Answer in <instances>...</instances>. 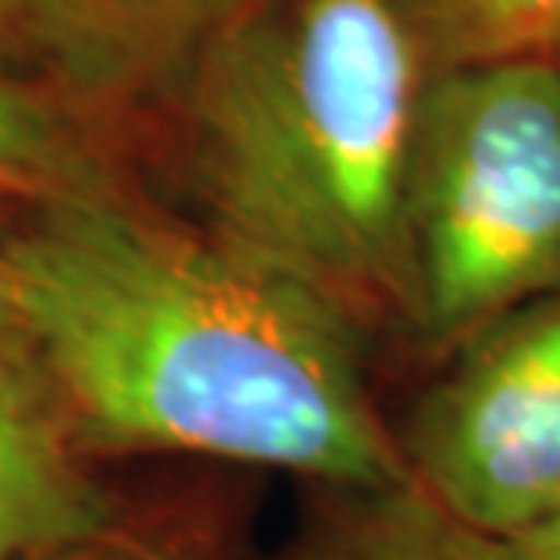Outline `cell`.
Instances as JSON below:
<instances>
[{
    "label": "cell",
    "instance_id": "obj_1",
    "mask_svg": "<svg viewBox=\"0 0 560 560\" xmlns=\"http://www.w3.org/2000/svg\"><path fill=\"white\" fill-rule=\"evenodd\" d=\"M0 306L95 463L194 455L339 495L411 485L361 320L114 175L22 200L0 230Z\"/></svg>",
    "mask_w": 560,
    "mask_h": 560
},
{
    "label": "cell",
    "instance_id": "obj_2",
    "mask_svg": "<svg viewBox=\"0 0 560 560\" xmlns=\"http://www.w3.org/2000/svg\"><path fill=\"white\" fill-rule=\"evenodd\" d=\"M436 73L408 0H248L178 81L208 230L361 324H405L408 172Z\"/></svg>",
    "mask_w": 560,
    "mask_h": 560
},
{
    "label": "cell",
    "instance_id": "obj_3",
    "mask_svg": "<svg viewBox=\"0 0 560 560\" xmlns=\"http://www.w3.org/2000/svg\"><path fill=\"white\" fill-rule=\"evenodd\" d=\"M405 324L452 350L560 291V66H458L425 92L408 172Z\"/></svg>",
    "mask_w": 560,
    "mask_h": 560
},
{
    "label": "cell",
    "instance_id": "obj_4",
    "mask_svg": "<svg viewBox=\"0 0 560 560\" xmlns=\"http://www.w3.org/2000/svg\"><path fill=\"white\" fill-rule=\"evenodd\" d=\"M397 447L411 488L474 535L560 510V291L452 346Z\"/></svg>",
    "mask_w": 560,
    "mask_h": 560
},
{
    "label": "cell",
    "instance_id": "obj_5",
    "mask_svg": "<svg viewBox=\"0 0 560 560\" xmlns=\"http://www.w3.org/2000/svg\"><path fill=\"white\" fill-rule=\"evenodd\" d=\"M11 324L0 331V560H40L128 521Z\"/></svg>",
    "mask_w": 560,
    "mask_h": 560
},
{
    "label": "cell",
    "instance_id": "obj_6",
    "mask_svg": "<svg viewBox=\"0 0 560 560\" xmlns=\"http://www.w3.org/2000/svg\"><path fill=\"white\" fill-rule=\"evenodd\" d=\"M248 0H33L37 55L73 92L142 98L178 84Z\"/></svg>",
    "mask_w": 560,
    "mask_h": 560
},
{
    "label": "cell",
    "instance_id": "obj_7",
    "mask_svg": "<svg viewBox=\"0 0 560 560\" xmlns=\"http://www.w3.org/2000/svg\"><path fill=\"white\" fill-rule=\"evenodd\" d=\"M109 175L81 117L0 70V205H22Z\"/></svg>",
    "mask_w": 560,
    "mask_h": 560
},
{
    "label": "cell",
    "instance_id": "obj_8",
    "mask_svg": "<svg viewBox=\"0 0 560 560\" xmlns=\"http://www.w3.org/2000/svg\"><path fill=\"white\" fill-rule=\"evenodd\" d=\"M342 499L346 510L288 560H485L474 535L447 521L411 485Z\"/></svg>",
    "mask_w": 560,
    "mask_h": 560
},
{
    "label": "cell",
    "instance_id": "obj_9",
    "mask_svg": "<svg viewBox=\"0 0 560 560\" xmlns=\"http://www.w3.org/2000/svg\"><path fill=\"white\" fill-rule=\"evenodd\" d=\"M436 66H485L510 59H553L560 44V0H408Z\"/></svg>",
    "mask_w": 560,
    "mask_h": 560
},
{
    "label": "cell",
    "instance_id": "obj_10",
    "mask_svg": "<svg viewBox=\"0 0 560 560\" xmlns=\"http://www.w3.org/2000/svg\"><path fill=\"white\" fill-rule=\"evenodd\" d=\"M40 560H205V557H197L183 542L167 539V535H156L150 528H136V524L120 521L114 528L92 535V539H81Z\"/></svg>",
    "mask_w": 560,
    "mask_h": 560
},
{
    "label": "cell",
    "instance_id": "obj_11",
    "mask_svg": "<svg viewBox=\"0 0 560 560\" xmlns=\"http://www.w3.org/2000/svg\"><path fill=\"white\" fill-rule=\"evenodd\" d=\"M474 542L485 560H560V510L506 535H474Z\"/></svg>",
    "mask_w": 560,
    "mask_h": 560
},
{
    "label": "cell",
    "instance_id": "obj_12",
    "mask_svg": "<svg viewBox=\"0 0 560 560\" xmlns=\"http://www.w3.org/2000/svg\"><path fill=\"white\" fill-rule=\"evenodd\" d=\"M11 55H37L33 0H0V62Z\"/></svg>",
    "mask_w": 560,
    "mask_h": 560
},
{
    "label": "cell",
    "instance_id": "obj_13",
    "mask_svg": "<svg viewBox=\"0 0 560 560\" xmlns=\"http://www.w3.org/2000/svg\"><path fill=\"white\" fill-rule=\"evenodd\" d=\"M4 324H8V317H4V306H0V331H4Z\"/></svg>",
    "mask_w": 560,
    "mask_h": 560
},
{
    "label": "cell",
    "instance_id": "obj_14",
    "mask_svg": "<svg viewBox=\"0 0 560 560\" xmlns=\"http://www.w3.org/2000/svg\"><path fill=\"white\" fill-rule=\"evenodd\" d=\"M553 62L560 66V44H557V51H553Z\"/></svg>",
    "mask_w": 560,
    "mask_h": 560
}]
</instances>
